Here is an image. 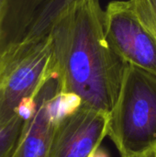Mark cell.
I'll return each mask as SVG.
<instances>
[{"instance_id":"obj_1","label":"cell","mask_w":156,"mask_h":157,"mask_svg":"<svg viewBox=\"0 0 156 157\" xmlns=\"http://www.w3.org/2000/svg\"><path fill=\"white\" fill-rule=\"evenodd\" d=\"M52 69L62 93L82 105L109 113L129 66L107 38L99 0H73L51 22Z\"/></svg>"},{"instance_id":"obj_2","label":"cell","mask_w":156,"mask_h":157,"mask_svg":"<svg viewBox=\"0 0 156 157\" xmlns=\"http://www.w3.org/2000/svg\"><path fill=\"white\" fill-rule=\"evenodd\" d=\"M108 137L120 157L156 154V74L129 64L110 112Z\"/></svg>"},{"instance_id":"obj_3","label":"cell","mask_w":156,"mask_h":157,"mask_svg":"<svg viewBox=\"0 0 156 157\" xmlns=\"http://www.w3.org/2000/svg\"><path fill=\"white\" fill-rule=\"evenodd\" d=\"M52 73L49 33L29 32L0 51V123L12 121L21 108L35 100Z\"/></svg>"},{"instance_id":"obj_4","label":"cell","mask_w":156,"mask_h":157,"mask_svg":"<svg viewBox=\"0 0 156 157\" xmlns=\"http://www.w3.org/2000/svg\"><path fill=\"white\" fill-rule=\"evenodd\" d=\"M105 29L111 46L125 62L156 74V39L142 24L130 0L108 5Z\"/></svg>"},{"instance_id":"obj_5","label":"cell","mask_w":156,"mask_h":157,"mask_svg":"<svg viewBox=\"0 0 156 157\" xmlns=\"http://www.w3.org/2000/svg\"><path fill=\"white\" fill-rule=\"evenodd\" d=\"M109 117L81 105L57 122L50 157H89L108 136Z\"/></svg>"},{"instance_id":"obj_6","label":"cell","mask_w":156,"mask_h":157,"mask_svg":"<svg viewBox=\"0 0 156 157\" xmlns=\"http://www.w3.org/2000/svg\"><path fill=\"white\" fill-rule=\"evenodd\" d=\"M62 92L59 79L52 73L45 81L36 97V108L26 120L16 157H50L56 118L52 109L55 96Z\"/></svg>"},{"instance_id":"obj_7","label":"cell","mask_w":156,"mask_h":157,"mask_svg":"<svg viewBox=\"0 0 156 157\" xmlns=\"http://www.w3.org/2000/svg\"><path fill=\"white\" fill-rule=\"evenodd\" d=\"M27 119L18 115L8 123H0V157H16Z\"/></svg>"},{"instance_id":"obj_8","label":"cell","mask_w":156,"mask_h":157,"mask_svg":"<svg viewBox=\"0 0 156 157\" xmlns=\"http://www.w3.org/2000/svg\"><path fill=\"white\" fill-rule=\"evenodd\" d=\"M71 1L73 0H47L35 19L34 25L30 29V32L37 35L47 33L51 22Z\"/></svg>"},{"instance_id":"obj_9","label":"cell","mask_w":156,"mask_h":157,"mask_svg":"<svg viewBox=\"0 0 156 157\" xmlns=\"http://www.w3.org/2000/svg\"><path fill=\"white\" fill-rule=\"evenodd\" d=\"M142 24L156 39V0H130Z\"/></svg>"},{"instance_id":"obj_10","label":"cell","mask_w":156,"mask_h":157,"mask_svg":"<svg viewBox=\"0 0 156 157\" xmlns=\"http://www.w3.org/2000/svg\"><path fill=\"white\" fill-rule=\"evenodd\" d=\"M10 0H0V51H1V40H2V35H3V26L4 21L6 18V16L7 14L8 6H9Z\"/></svg>"},{"instance_id":"obj_11","label":"cell","mask_w":156,"mask_h":157,"mask_svg":"<svg viewBox=\"0 0 156 157\" xmlns=\"http://www.w3.org/2000/svg\"><path fill=\"white\" fill-rule=\"evenodd\" d=\"M89 157H110V155L106 149L99 146L91 153Z\"/></svg>"},{"instance_id":"obj_12","label":"cell","mask_w":156,"mask_h":157,"mask_svg":"<svg viewBox=\"0 0 156 157\" xmlns=\"http://www.w3.org/2000/svg\"><path fill=\"white\" fill-rule=\"evenodd\" d=\"M154 157H156V154H155V155H154Z\"/></svg>"},{"instance_id":"obj_13","label":"cell","mask_w":156,"mask_h":157,"mask_svg":"<svg viewBox=\"0 0 156 157\" xmlns=\"http://www.w3.org/2000/svg\"><path fill=\"white\" fill-rule=\"evenodd\" d=\"M153 157H154V156H153Z\"/></svg>"}]
</instances>
